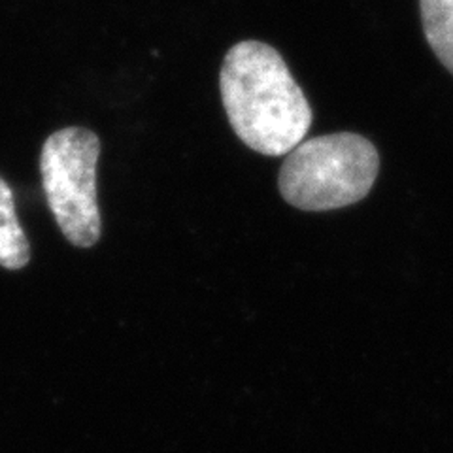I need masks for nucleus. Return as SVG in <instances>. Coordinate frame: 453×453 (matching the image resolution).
Returning a JSON list of instances; mask_svg holds the SVG:
<instances>
[{"label":"nucleus","instance_id":"f257e3e1","mask_svg":"<svg viewBox=\"0 0 453 453\" xmlns=\"http://www.w3.org/2000/svg\"><path fill=\"white\" fill-rule=\"evenodd\" d=\"M219 91L236 136L263 155H288L314 118L283 57L265 42L244 40L226 51Z\"/></svg>","mask_w":453,"mask_h":453},{"label":"nucleus","instance_id":"f03ea898","mask_svg":"<svg viewBox=\"0 0 453 453\" xmlns=\"http://www.w3.org/2000/svg\"><path fill=\"white\" fill-rule=\"evenodd\" d=\"M380 168L378 150L356 133L303 140L281 165L278 186L295 208L336 210L359 203L372 189Z\"/></svg>","mask_w":453,"mask_h":453},{"label":"nucleus","instance_id":"7ed1b4c3","mask_svg":"<svg viewBox=\"0 0 453 453\" xmlns=\"http://www.w3.org/2000/svg\"><path fill=\"white\" fill-rule=\"evenodd\" d=\"M101 140L81 127H66L42 146V186L51 214L70 244L91 248L101 238L96 204V163Z\"/></svg>","mask_w":453,"mask_h":453},{"label":"nucleus","instance_id":"20e7f679","mask_svg":"<svg viewBox=\"0 0 453 453\" xmlns=\"http://www.w3.org/2000/svg\"><path fill=\"white\" fill-rule=\"evenodd\" d=\"M28 259H31V248L16 214L13 191L0 178V266L18 271Z\"/></svg>","mask_w":453,"mask_h":453},{"label":"nucleus","instance_id":"39448f33","mask_svg":"<svg viewBox=\"0 0 453 453\" xmlns=\"http://www.w3.org/2000/svg\"><path fill=\"white\" fill-rule=\"evenodd\" d=\"M419 8L431 50L453 74V0H419Z\"/></svg>","mask_w":453,"mask_h":453}]
</instances>
